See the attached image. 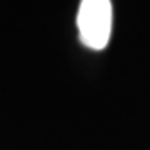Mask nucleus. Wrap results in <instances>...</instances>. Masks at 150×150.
<instances>
[{"mask_svg": "<svg viewBox=\"0 0 150 150\" xmlns=\"http://www.w3.org/2000/svg\"><path fill=\"white\" fill-rule=\"evenodd\" d=\"M77 27L85 47L92 50L105 48L112 32L110 0H82L77 12Z\"/></svg>", "mask_w": 150, "mask_h": 150, "instance_id": "1", "label": "nucleus"}]
</instances>
